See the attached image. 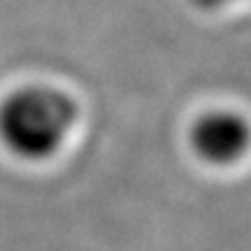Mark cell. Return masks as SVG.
Masks as SVG:
<instances>
[{
    "label": "cell",
    "instance_id": "obj_2",
    "mask_svg": "<svg viewBox=\"0 0 251 251\" xmlns=\"http://www.w3.org/2000/svg\"><path fill=\"white\" fill-rule=\"evenodd\" d=\"M251 133L249 126L240 114L233 112H209L200 117L191 128V147L207 163L228 165L237 161L247 147Z\"/></svg>",
    "mask_w": 251,
    "mask_h": 251
},
{
    "label": "cell",
    "instance_id": "obj_3",
    "mask_svg": "<svg viewBox=\"0 0 251 251\" xmlns=\"http://www.w3.org/2000/svg\"><path fill=\"white\" fill-rule=\"evenodd\" d=\"M191 2L200 9H221V7H226V5L235 2V0H191Z\"/></svg>",
    "mask_w": 251,
    "mask_h": 251
},
{
    "label": "cell",
    "instance_id": "obj_1",
    "mask_svg": "<svg viewBox=\"0 0 251 251\" xmlns=\"http://www.w3.org/2000/svg\"><path fill=\"white\" fill-rule=\"evenodd\" d=\"M77 109L68 96L54 89L17 91L0 107V137L12 153L42 161L65 142Z\"/></svg>",
    "mask_w": 251,
    "mask_h": 251
}]
</instances>
